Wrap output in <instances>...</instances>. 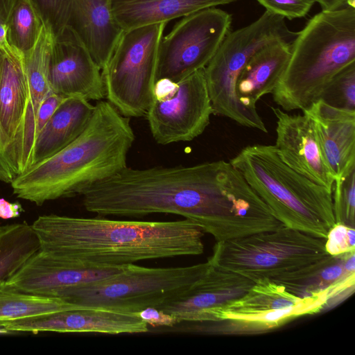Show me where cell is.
<instances>
[{
  "instance_id": "cell-28",
  "label": "cell",
  "mask_w": 355,
  "mask_h": 355,
  "mask_svg": "<svg viewBox=\"0 0 355 355\" xmlns=\"http://www.w3.org/2000/svg\"><path fill=\"white\" fill-rule=\"evenodd\" d=\"M6 24L9 44L23 53L35 45L44 25L32 0H18Z\"/></svg>"
},
{
  "instance_id": "cell-31",
  "label": "cell",
  "mask_w": 355,
  "mask_h": 355,
  "mask_svg": "<svg viewBox=\"0 0 355 355\" xmlns=\"http://www.w3.org/2000/svg\"><path fill=\"white\" fill-rule=\"evenodd\" d=\"M324 248L331 256L355 251V230L342 223H335L328 231Z\"/></svg>"
},
{
  "instance_id": "cell-23",
  "label": "cell",
  "mask_w": 355,
  "mask_h": 355,
  "mask_svg": "<svg viewBox=\"0 0 355 355\" xmlns=\"http://www.w3.org/2000/svg\"><path fill=\"white\" fill-rule=\"evenodd\" d=\"M94 110V105L84 98L66 97L38 134L31 166L56 154L78 138L87 126Z\"/></svg>"
},
{
  "instance_id": "cell-29",
  "label": "cell",
  "mask_w": 355,
  "mask_h": 355,
  "mask_svg": "<svg viewBox=\"0 0 355 355\" xmlns=\"http://www.w3.org/2000/svg\"><path fill=\"white\" fill-rule=\"evenodd\" d=\"M318 99L335 107L355 110V62L338 73L324 87Z\"/></svg>"
},
{
  "instance_id": "cell-18",
  "label": "cell",
  "mask_w": 355,
  "mask_h": 355,
  "mask_svg": "<svg viewBox=\"0 0 355 355\" xmlns=\"http://www.w3.org/2000/svg\"><path fill=\"white\" fill-rule=\"evenodd\" d=\"M252 280L211 264L207 272L184 293L158 309L180 322H208L214 312L241 297Z\"/></svg>"
},
{
  "instance_id": "cell-10",
  "label": "cell",
  "mask_w": 355,
  "mask_h": 355,
  "mask_svg": "<svg viewBox=\"0 0 355 355\" xmlns=\"http://www.w3.org/2000/svg\"><path fill=\"white\" fill-rule=\"evenodd\" d=\"M166 23L123 30L102 69L105 97L127 117L146 115L155 83L158 49Z\"/></svg>"
},
{
  "instance_id": "cell-32",
  "label": "cell",
  "mask_w": 355,
  "mask_h": 355,
  "mask_svg": "<svg viewBox=\"0 0 355 355\" xmlns=\"http://www.w3.org/2000/svg\"><path fill=\"white\" fill-rule=\"evenodd\" d=\"M266 10L284 18L293 19L306 16L315 0H257Z\"/></svg>"
},
{
  "instance_id": "cell-3",
  "label": "cell",
  "mask_w": 355,
  "mask_h": 355,
  "mask_svg": "<svg viewBox=\"0 0 355 355\" xmlns=\"http://www.w3.org/2000/svg\"><path fill=\"white\" fill-rule=\"evenodd\" d=\"M135 136L129 117L98 101L80 135L53 156L16 175L13 194L37 206L81 193L127 166Z\"/></svg>"
},
{
  "instance_id": "cell-38",
  "label": "cell",
  "mask_w": 355,
  "mask_h": 355,
  "mask_svg": "<svg viewBox=\"0 0 355 355\" xmlns=\"http://www.w3.org/2000/svg\"><path fill=\"white\" fill-rule=\"evenodd\" d=\"M7 24L0 19V49L9 45L7 38Z\"/></svg>"
},
{
  "instance_id": "cell-30",
  "label": "cell",
  "mask_w": 355,
  "mask_h": 355,
  "mask_svg": "<svg viewBox=\"0 0 355 355\" xmlns=\"http://www.w3.org/2000/svg\"><path fill=\"white\" fill-rule=\"evenodd\" d=\"M333 197L336 223L355 226V169L334 182Z\"/></svg>"
},
{
  "instance_id": "cell-15",
  "label": "cell",
  "mask_w": 355,
  "mask_h": 355,
  "mask_svg": "<svg viewBox=\"0 0 355 355\" xmlns=\"http://www.w3.org/2000/svg\"><path fill=\"white\" fill-rule=\"evenodd\" d=\"M53 36L49 64L51 91L64 97L80 96L88 101L105 98L102 69L80 37L69 28Z\"/></svg>"
},
{
  "instance_id": "cell-20",
  "label": "cell",
  "mask_w": 355,
  "mask_h": 355,
  "mask_svg": "<svg viewBox=\"0 0 355 355\" xmlns=\"http://www.w3.org/2000/svg\"><path fill=\"white\" fill-rule=\"evenodd\" d=\"M302 112L313 123L322 155L335 181L355 169V110L318 99Z\"/></svg>"
},
{
  "instance_id": "cell-34",
  "label": "cell",
  "mask_w": 355,
  "mask_h": 355,
  "mask_svg": "<svg viewBox=\"0 0 355 355\" xmlns=\"http://www.w3.org/2000/svg\"><path fill=\"white\" fill-rule=\"evenodd\" d=\"M135 313L150 327H169L179 323L173 315L154 307H148Z\"/></svg>"
},
{
  "instance_id": "cell-36",
  "label": "cell",
  "mask_w": 355,
  "mask_h": 355,
  "mask_svg": "<svg viewBox=\"0 0 355 355\" xmlns=\"http://www.w3.org/2000/svg\"><path fill=\"white\" fill-rule=\"evenodd\" d=\"M322 8V10H336L345 7L355 8V0H315Z\"/></svg>"
},
{
  "instance_id": "cell-33",
  "label": "cell",
  "mask_w": 355,
  "mask_h": 355,
  "mask_svg": "<svg viewBox=\"0 0 355 355\" xmlns=\"http://www.w3.org/2000/svg\"><path fill=\"white\" fill-rule=\"evenodd\" d=\"M66 97L52 93L41 103L35 121V137L38 134L62 103ZM35 138V139H36Z\"/></svg>"
},
{
  "instance_id": "cell-37",
  "label": "cell",
  "mask_w": 355,
  "mask_h": 355,
  "mask_svg": "<svg viewBox=\"0 0 355 355\" xmlns=\"http://www.w3.org/2000/svg\"><path fill=\"white\" fill-rule=\"evenodd\" d=\"M18 0H0V19L7 23Z\"/></svg>"
},
{
  "instance_id": "cell-14",
  "label": "cell",
  "mask_w": 355,
  "mask_h": 355,
  "mask_svg": "<svg viewBox=\"0 0 355 355\" xmlns=\"http://www.w3.org/2000/svg\"><path fill=\"white\" fill-rule=\"evenodd\" d=\"M29 104L24 55L9 44L0 49V125L9 143L8 158L15 176L28 169L26 130Z\"/></svg>"
},
{
  "instance_id": "cell-12",
  "label": "cell",
  "mask_w": 355,
  "mask_h": 355,
  "mask_svg": "<svg viewBox=\"0 0 355 355\" xmlns=\"http://www.w3.org/2000/svg\"><path fill=\"white\" fill-rule=\"evenodd\" d=\"M231 23V15L216 7L182 17L161 40L155 82L177 83L204 69L230 32Z\"/></svg>"
},
{
  "instance_id": "cell-8",
  "label": "cell",
  "mask_w": 355,
  "mask_h": 355,
  "mask_svg": "<svg viewBox=\"0 0 355 355\" xmlns=\"http://www.w3.org/2000/svg\"><path fill=\"white\" fill-rule=\"evenodd\" d=\"M325 239L282 226L232 240L216 242L207 259L216 267L256 282L274 280L329 254Z\"/></svg>"
},
{
  "instance_id": "cell-16",
  "label": "cell",
  "mask_w": 355,
  "mask_h": 355,
  "mask_svg": "<svg viewBox=\"0 0 355 355\" xmlns=\"http://www.w3.org/2000/svg\"><path fill=\"white\" fill-rule=\"evenodd\" d=\"M0 328L8 332L33 334L52 331L120 334L149 331L148 325L136 313L87 306L21 318L3 323Z\"/></svg>"
},
{
  "instance_id": "cell-24",
  "label": "cell",
  "mask_w": 355,
  "mask_h": 355,
  "mask_svg": "<svg viewBox=\"0 0 355 355\" xmlns=\"http://www.w3.org/2000/svg\"><path fill=\"white\" fill-rule=\"evenodd\" d=\"M237 0H111L112 16L122 30L182 18Z\"/></svg>"
},
{
  "instance_id": "cell-17",
  "label": "cell",
  "mask_w": 355,
  "mask_h": 355,
  "mask_svg": "<svg viewBox=\"0 0 355 355\" xmlns=\"http://www.w3.org/2000/svg\"><path fill=\"white\" fill-rule=\"evenodd\" d=\"M276 118L277 155L297 173L333 192L335 180L322 155L313 123L303 114H290L271 107Z\"/></svg>"
},
{
  "instance_id": "cell-35",
  "label": "cell",
  "mask_w": 355,
  "mask_h": 355,
  "mask_svg": "<svg viewBox=\"0 0 355 355\" xmlns=\"http://www.w3.org/2000/svg\"><path fill=\"white\" fill-rule=\"evenodd\" d=\"M24 211L20 203L10 202L4 198H0V218L10 219L19 217Z\"/></svg>"
},
{
  "instance_id": "cell-9",
  "label": "cell",
  "mask_w": 355,
  "mask_h": 355,
  "mask_svg": "<svg viewBox=\"0 0 355 355\" xmlns=\"http://www.w3.org/2000/svg\"><path fill=\"white\" fill-rule=\"evenodd\" d=\"M327 293L300 297L270 279H260L241 297L214 312L211 321L189 322L185 333L245 335L267 332L329 307Z\"/></svg>"
},
{
  "instance_id": "cell-2",
  "label": "cell",
  "mask_w": 355,
  "mask_h": 355,
  "mask_svg": "<svg viewBox=\"0 0 355 355\" xmlns=\"http://www.w3.org/2000/svg\"><path fill=\"white\" fill-rule=\"evenodd\" d=\"M40 250L49 257L83 267H121L144 260L200 255L204 232L189 219L120 220L55 214L31 225Z\"/></svg>"
},
{
  "instance_id": "cell-4",
  "label": "cell",
  "mask_w": 355,
  "mask_h": 355,
  "mask_svg": "<svg viewBox=\"0 0 355 355\" xmlns=\"http://www.w3.org/2000/svg\"><path fill=\"white\" fill-rule=\"evenodd\" d=\"M355 62V8L315 15L291 43L288 64L272 92L284 111L309 108L327 83Z\"/></svg>"
},
{
  "instance_id": "cell-27",
  "label": "cell",
  "mask_w": 355,
  "mask_h": 355,
  "mask_svg": "<svg viewBox=\"0 0 355 355\" xmlns=\"http://www.w3.org/2000/svg\"><path fill=\"white\" fill-rule=\"evenodd\" d=\"M40 250L31 225L24 222L0 226V283L7 281Z\"/></svg>"
},
{
  "instance_id": "cell-19",
  "label": "cell",
  "mask_w": 355,
  "mask_h": 355,
  "mask_svg": "<svg viewBox=\"0 0 355 355\" xmlns=\"http://www.w3.org/2000/svg\"><path fill=\"white\" fill-rule=\"evenodd\" d=\"M124 267L70 265L56 261L40 250L6 283L19 291L53 297L58 291L111 277Z\"/></svg>"
},
{
  "instance_id": "cell-7",
  "label": "cell",
  "mask_w": 355,
  "mask_h": 355,
  "mask_svg": "<svg viewBox=\"0 0 355 355\" xmlns=\"http://www.w3.org/2000/svg\"><path fill=\"white\" fill-rule=\"evenodd\" d=\"M297 33L288 28L285 18L267 10L250 24L230 32L203 69L214 114L266 133L257 110L248 108L239 101L237 78L255 52L275 42H292Z\"/></svg>"
},
{
  "instance_id": "cell-22",
  "label": "cell",
  "mask_w": 355,
  "mask_h": 355,
  "mask_svg": "<svg viewBox=\"0 0 355 355\" xmlns=\"http://www.w3.org/2000/svg\"><path fill=\"white\" fill-rule=\"evenodd\" d=\"M291 43L284 40L272 42L258 50L248 60L236 84L239 101L245 107L257 111V102L272 94L288 64Z\"/></svg>"
},
{
  "instance_id": "cell-26",
  "label": "cell",
  "mask_w": 355,
  "mask_h": 355,
  "mask_svg": "<svg viewBox=\"0 0 355 355\" xmlns=\"http://www.w3.org/2000/svg\"><path fill=\"white\" fill-rule=\"evenodd\" d=\"M82 307L58 297L32 294L0 283V325L13 320Z\"/></svg>"
},
{
  "instance_id": "cell-21",
  "label": "cell",
  "mask_w": 355,
  "mask_h": 355,
  "mask_svg": "<svg viewBox=\"0 0 355 355\" xmlns=\"http://www.w3.org/2000/svg\"><path fill=\"white\" fill-rule=\"evenodd\" d=\"M272 281L300 297L327 293L329 306H333L354 291L355 251L338 256L329 254Z\"/></svg>"
},
{
  "instance_id": "cell-6",
  "label": "cell",
  "mask_w": 355,
  "mask_h": 355,
  "mask_svg": "<svg viewBox=\"0 0 355 355\" xmlns=\"http://www.w3.org/2000/svg\"><path fill=\"white\" fill-rule=\"evenodd\" d=\"M210 262L189 266L146 268L130 263L100 281L62 289L53 297L82 306L135 313L159 309L184 293L209 270Z\"/></svg>"
},
{
  "instance_id": "cell-5",
  "label": "cell",
  "mask_w": 355,
  "mask_h": 355,
  "mask_svg": "<svg viewBox=\"0 0 355 355\" xmlns=\"http://www.w3.org/2000/svg\"><path fill=\"white\" fill-rule=\"evenodd\" d=\"M230 162L284 225L326 239L336 223L332 191L288 166L275 146H247Z\"/></svg>"
},
{
  "instance_id": "cell-1",
  "label": "cell",
  "mask_w": 355,
  "mask_h": 355,
  "mask_svg": "<svg viewBox=\"0 0 355 355\" xmlns=\"http://www.w3.org/2000/svg\"><path fill=\"white\" fill-rule=\"evenodd\" d=\"M81 196L85 209L99 216L177 214L214 238L232 218L237 205L236 184L224 160L188 166H126Z\"/></svg>"
},
{
  "instance_id": "cell-25",
  "label": "cell",
  "mask_w": 355,
  "mask_h": 355,
  "mask_svg": "<svg viewBox=\"0 0 355 355\" xmlns=\"http://www.w3.org/2000/svg\"><path fill=\"white\" fill-rule=\"evenodd\" d=\"M53 40L51 30L43 25L35 45L24 53L30 95L26 130V156L28 166L31 165L36 138L35 121L38 109L43 101L53 93L49 82V64Z\"/></svg>"
},
{
  "instance_id": "cell-11",
  "label": "cell",
  "mask_w": 355,
  "mask_h": 355,
  "mask_svg": "<svg viewBox=\"0 0 355 355\" xmlns=\"http://www.w3.org/2000/svg\"><path fill=\"white\" fill-rule=\"evenodd\" d=\"M212 114L203 69L177 83L157 80L146 114L151 135L161 145L193 140L205 130Z\"/></svg>"
},
{
  "instance_id": "cell-13",
  "label": "cell",
  "mask_w": 355,
  "mask_h": 355,
  "mask_svg": "<svg viewBox=\"0 0 355 355\" xmlns=\"http://www.w3.org/2000/svg\"><path fill=\"white\" fill-rule=\"evenodd\" d=\"M45 26L55 35L69 28L103 69L122 32L111 10V0H32Z\"/></svg>"
}]
</instances>
